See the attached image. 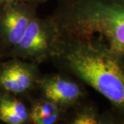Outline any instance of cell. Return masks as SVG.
<instances>
[{"instance_id":"11","label":"cell","mask_w":124,"mask_h":124,"mask_svg":"<svg viewBox=\"0 0 124 124\" xmlns=\"http://www.w3.org/2000/svg\"><path fill=\"white\" fill-rule=\"evenodd\" d=\"M4 4H3V3H1V1H0V11H1V10L2 8V7H3V6H4Z\"/></svg>"},{"instance_id":"9","label":"cell","mask_w":124,"mask_h":124,"mask_svg":"<svg viewBox=\"0 0 124 124\" xmlns=\"http://www.w3.org/2000/svg\"><path fill=\"white\" fill-rule=\"evenodd\" d=\"M72 112L67 116V124H115L116 119L110 115H105L99 112L97 108L92 103L85 100L72 109Z\"/></svg>"},{"instance_id":"10","label":"cell","mask_w":124,"mask_h":124,"mask_svg":"<svg viewBox=\"0 0 124 124\" xmlns=\"http://www.w3.org/2000/svg\"><path fill=\"white\" fill-rule=\"evenodd\" d=\"M49 0H0V1L3 4L8 3V2H14V1H22V2H26V3H31L35 4L40 5L44 4Z\"/></svg>"},{"instance_id":"1","label":"cell","mask_w":124,"mask_h":124,"mask_svg":"<svg viewBox=\"0 0 124 124\" xmlns=\"http://www.w3.org/2000/svg\"><path fill=\"white\" fill-rule=\"evenodd\" d=\"M51 62L101 94L124 121V55L104 45L60 35Z\"/></svg>"},{"instance_id":"8","label":"cell","mask_w":124,"mask_h":124,"mask_svg":"<svg viewBox=\"0 0 124 124\" xmlns=\"http://www.w3.org/2000/svg\"><path fill=\"white\" fill-rule=\"evenodd\" d=\"M0 120L6 124H31L29 107L16 95L0 93Z\"/></svg>"},{"instance_id":"12","label":"cell","mask_w":124,"mask_h":124,"mask_svg":"<svg viewBox=\"0 0 124 124\" xmlns=\"http://www.w3.org/2000/svg\"><path fill=\"white\" fill-rule=\"evenodd\" d=\"M0 123H1V120H0Z\"/></svg>"},{"instance_id":"4","label":"cell","mask_w":124,"mask_h":124,"mask_svg":"<svg viewBox=\"0 0 124 124\" xmlns=\"http://www.w3.org/2000/svg\"><path fill=\"white\" fill-rule=\"evenodd\" d=\"M37 90L39 97L68 112L87 100V91L79 79L65 72L41 76Z\"/></svg>"},{"instance_id":"2","label":"cell","mask_w":124,"mask_h":124,"mask_svg":"<svg viewBox=\"0 0 124 124\" xmlns=\"http://www.w3.org/2000/svg\"><path fill=\"white\" fill-rule=\"evenodd\" d=\"M50 17L60 35L97 42L124 55V0H58Z\"/></svg>"},{"instance_id":"6","label":"cell","mask_w":124,"mask_h":124,"mask_svg":"<svg viewBox=\"0 0 124 124\" xmlns=\"http://www.w3.org/2000/svg\"><path fill=\"white\" fill-rule=\"evenodd\" d=\"M39 64L17 57L0 62V93L28 97L41 77Z\"/></svg>"},{"instance_id":"7","label":"cell","mask_w":124,"mask_h":124,"mask_svg":"<svg viewBox=\"0 0 124 124\" xmlns=\"http://www.w3.org/2000/svg\"><path fill=\"white\" fill-rule=\"evenodd\" d=\"M31 124H54L66 120L67 112L57 105L46 99L39 97H28Z\"/></svg>"},{"instance_id":"5","label":"cell","mask_w":124,"mask_h":124,"mask_svg":"<svg viewBox=\"0 0 124 124\" xmlns=\"http://www.w3.org/2000/svg\"><path fill=\"white\" fill-rule=\"evenodd\" d=\"M39 6L22 1L4 4L0 11V57L19 43L32 19L37 15Z\"/></svg>"},{"instance_id":"3","label":"cell","mask_w":124,"mask_h":124,"mask_svg":"<svg viewBox=\"0 0 124 124\" xmlns=\"http://www.w3.org/2000/svg\"><path fill=\"white\" fill-rule=\"evenodd\" d=\"M59 37V32L53 18L37 15L19 43L4 57L20 58L37 64L50 61Z\"/></svg>"}]
</instances>
